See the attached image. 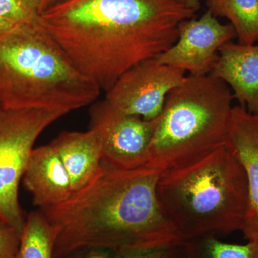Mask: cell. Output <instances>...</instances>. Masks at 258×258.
I'll return each mask as SVG.
<instances>
[{
  "mask_svg": "<svg viewBox=\"0 0 258 258\" xmlns=\"http://www.w3.org/2000/svg\"><path fill=\"white\" fill-rule=\"evenodd\" d=\"M177 0H63L37 16L75 66L103 91L175 45L195 17Z\"/></svg>",
  "mask_w": 258,
  "mask_h": 258,
  "instance_id": "obj_1",
  "label": "cell"
},
{
  "mask_svg": "<svg viewBox=\"0 0 258 258\" xmlns=\"http://www.w3.org/2000/svg\"><path fill=\"white\" fill-rule=\"evenodd\" d=\"M162 172L149 165L130 170L102 164L96 177L64 203L41 209L57 231L53 258L83 247L131 254L183 247L157 194Z\"/></svg>",
  "mask_w": 258,
  "mask_h": 258,
  "instance_id": "obj_2",
  "label": "cell"
},
{
  "mask_svg": "<svg viewBox=\"0 0 258 258\" xmlns=\"http://www.w3.org/2000/svg\"><path fill=\"white\" fill-rule=\"evenodd\" d=\"M101 91L37 19L0 32V103L5 108L68 114L92 104Z\"/></svg>",
  "mask_w": 258,
  "mask_h": 258,
  "instance_id": "obj_3",
  "label": "cell"
},
{
  "mask_svg": "<svg viewBox=\"0 0 258 258\" xmlns=\"http://www.w3.org/2000/svg\"><path fill=\"white\" fill-rule=\"evenodd\" d=\"M162 208L187 243L207 235L242 230L247 201L242 166L225 146L202 159L161 174Z\"/></svg>",
  "mask_w": 258,
  "mask_h": 258,
  "instance_id": "obj_4",
  "label": "cell"
},
{
  "mask_svg": "<svg viewBox=\"0 0 258 258\" xmlns=\"http://www.w3.org/2000/svg\"><path fill=\"white\" fill-rule=\"evenodd\" d=\"M233 99L228 85L218 78L185 76L167 95L155 119L147 165L163 174L225 146Z\"/></svg>",
  "mask_w": 258,
  "mask_h": 258,
  "instance_id": "obj_5",
  "label": "cell"
},
{
  "mask_svg": "<svg viewBox=\"0 0 258 258\" xmlns=\"http://www.w3.org/2000/svg\"><path fill=\"white\" fill-rule=\"evenodd\" d=\"M62 111L12 110L0 103V219L22 237L26 219L19 203V185L34 144Z\"/></svg>",
  "mask_w": 258,
  "mask_h": 258,
  "instance_id": "obj_6",
  "label": "cell"
},
{
  "mask_svg": "<svg viewBox=\"0 0 258 258\" xmlns=\"http://www.w3.org/2000/svg\"><path fill=\"white\" fill-rule=\"evenodd\" d=\"M89 116V129L101 145L103 164L121 170L147 165L155 120L126 114L106 99L91 104Z\"/></svg>",
  "mask_w": 258,
  "mask_h": 258,
  "instance_id": "obj_7",
  "label": "cell"
},
{
  "mask_svg": "<svg viewBox=\"0 0 258 258\" xmlns=\"http://www.w3.org/2000/svg\"><path fill=\"white\" fill-rule=\"evenodd\" d=\"M183 70L149 59L128 70L107 91L112 106L144 120H155L164 108L166 96L185 78Z\"/></svg>",
  "mask_w": 258,
  "mask_h": 258,
  "instance_id": "obj_8",
  "label": "cell"
},
{
  "mask_svg": "<svg viewBox=\"0 0 258 258\" xmlns=\"http://www.w3.org/2000/svg\"><path fill=\"white\" fill-rule=\"evenodd\" d=\"M235 37L237 34L232 24L220 23L207 10L198 20L191 18L181 22L175 45L155 59L190 74H210L218 60L220 47Z\"/></svg>",
  "mask_w": 258,
  "mask_h": 258,
  "instance_id": "obj_9",
  "label": "cell"
},
{
  "mask_svg": "<svg viewBox=\"0 0 258 258\" xmlns=\"http://www.w3.org/2000/svg\"><path fill=\"white\" fill-rule=\"evenodd\" d=\"M225 146L247 177L248 201L241 231L247 240L258 239V114L249 113L244 107H233Z\"/></svg>",
  "mask_w": 258,
  "mask_h": 258,
  "instance_id": "obj_10",
  "label": "cell"
},
{
  "mask_svg": "<svg viewBox=\"0 0 258 258\" xmlns=\"http://www.w3.org/2000/svg\"><path fill=\"white\" fill-rule=\"evenodd\" d=\"M22 179L40 210L64 203L73 193L69 174L50 144L34 148Z\"/></svg>",
  "mask_w": 258,
  "mask_h": 258,
  "instance_id": "obj_11",
  "label": "cell"
},
{
  "mask_svg": "<svg viewBox=\"0 0 258 258\" xmlns=\"http://www.w3.org/2000/svg\"><path fill=\"white\" fill-rule=\"evenodd\" d=\"M219 52L210 74L230 86L234 99L240 106L258 114V44L230 41L224 44Z\"/></svg>",
  "mask_w": 258,
  "mask_h": 258,
  "instance_id": "obj_12",
  "label": "cell"
},
{
  "mask_svg": "<svg viewBox=\"0 0 258 258\" xmlns=\"http://www.w3.org/2000/svg\"><path fill=\"white\" fill-rule=\"evenodd\" d=\"M60 156L73 192L89 184L101 170V145L92 131L62 132L50 143Z\"/></svg>",
  "mask_w": 258,
  "mask_h": 258,
  "instance_id": "obj_13",
  "label": "cell"
},
{
  "mask_svg": "<svg viewBox=\"0 0 258 258\" xmlns=\"http://www.w3.org/2000/svg\"><path fill=\"white\" fill-rule=\"evenodd\" d=\"M213 16L228 19L235 28L238 42H258V0H206Z\"/></svg>",
  "mask_w": 258,
  "mask_h": 258,
  "instance_id": "obj_14",
  "label": "cell"
},
{
  "mask_svg": "<svg viewBox=\"0 0 258 258\" xmlns=\"http://www.w3.org/2000/svg\"><path fill=\"white\" fill-rule=\"evenodd\" d=\"M57 232L41 210L29 214L15 258H53Z\"/></svg>",
  "mask_w": 258,
  "mask_h": 258,
  "instance_id": "obj_15",
  "label": "cell"
},
{
  "mask_svg": "<svg viewBox=\"0 0 258 258\" xmlns=\"http://www.w3.org/2000/svg\"><path fill=\"white\" fill-rule=\"evenodd\" d=\"M185 258H258V240L245 244L226 243L213 235L189 241L184 247Z\"/></svg>",
  "mask_w": 258,
  "mask_h": 258,
  "instance_id": "obj_16",
  "label": "cell"
},
{
  "mask_svg": "<svg viewBox=\"0 0 258 258\" xmlns=\"http://www.w3.org/2000/svg\"><path fill=\"white\" fill-rule=\"evenodd\" d=\"M0 19L24 24L35 21L37 15L22 0H0Z\"/></svg>",
  "mask_w": 258,
  "mask_h": 258,
  "instance_id": "obj_17",
  "label": "cell"
},
{
  "mask_svg": "<svg viewBox=\"0 0 258 258\" xmlns=\"http://www.w3.org/2000/svg\"><path fill=\"white\" fill-rule=\"evenodd\" d=\"M20 239L21 237L11 226L0 220V258H15Z\"/></svg>",
  "mask_w": 258,
  "mask_h": 258,
  "instance_id": "obj_18",
  "label": "cell"
},
{
  "mask_svg": "<svg viewBox=\"0 0 258 258\" xmlns=\"http://www.w3.org/2000/svg\"><path fill=\"white\" fill-rule=\"evenodd\" d=\"M62 258H122L111 249L102 247H83L70 252Z\"/></svg>",
  "mask_w": 258,
  "mask_h": 258,
  "instance_id": "obj_19",
  "label": "cell"
},
{
  "mask_svg": "<svg viewBox=\"0 0 258 258\" xmlns=\"http://www.w3.org/2000/svg\"><path fill=\"white\" fill-rule=\"evenodd\" d=\"M34 14L39 15L63 0H22Z\"/></svg>",
  "mask_w": 258,
  "mask_h": 258,
  "instance_id": "obj_20",
  "label": "cell"
},
{
  "mask_svg": "<svg viewBox=\"0 0 258 258\" xmlns=\"http://www.w3.org/2000/svg\"><path fill=\"white\" fill-rule=\"evenodd\" d=\"M175 249H159V250L149 251V252L131 254V255L123 258H170Z\"/></svg>",
  "mask_w": 258,
  "mask_h": 258,
  "instance_id": "obj_21",
  "label": "cell"
},
{
  "mask_svg": "<svg viewBox=\"0 0 258 258\" xmlns=\"http://www.w3.org/2000/svg\"><path fill=\"white\" fill-rule=\"evenodd\" d=\"M177 1L186 8L195 10V12L198 11L201 8V0H177Z\"/></svg>",
  "mask_w": 258,
  "mask_h": 258,
  "instance_id": "obj_22",
  "label": "cell"
},
{
  "mask_svg": "<svg viewBox=\"0 0 258 258\" xmlns=\"http://www.w3.org/2000/svg\"><path fill=\"white\" fill-rule=\"evenodd\" d=\"M17 25H18V24L8 21V20H3V19H0V32L10 30V29L13 28V27Z\"/></svg>",
  "mask_w": 258,
  "mask_h": 258,
  "instance_id": "obj_23",
  "label": "cell"
},
{
  "mask_svg": "<svg viewBox=\"0 0 258 258\" xmlns=\"http://www.w3.org/2000/svg\"><path fill=\"white\" fill-rule=\"evenodd\" d=\"M177 249H176L175 250H174V252H173L172 255L171 256L170 258H185L184 254V256H183V257H176V256H174V254H175L176 250Z\"/></svg>",
  "mask_w": 258,
  "mask_h": 258,
  "instance_id": "obj_24",
  "label": "cell"
},
{
  "mask_svg": "<svg viewBox=\"0 0 258 258\" xmlns=\"http://www.w3.org/2000/svg\"><path fill=\"white\" fill-rule=\"evenodd\" d=\"M0 220H1V219H0Z\"/></svg>",
  "mask_w": 258,
  "mask_h": 258,
  "instance_id": "obj_25",
  "label": "cell"
},
{
  "mask_svg": "<svg viewBox=\"0 0 258 258\" xmlns=\"http://www.w3.org/2000/svg\"><path fill=\"white\" fill-rule=\"evenodd\" d=\"M257 240H258V239H257Z\"/></svg>",
  "mask_w": 258,
  "mask_h": 258,
  "instance_id": "obj_26",
  "label": "cell"
}]
</instances>
